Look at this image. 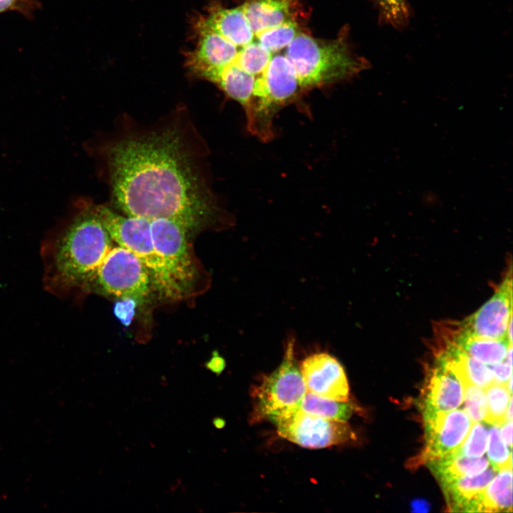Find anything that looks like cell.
I'll return each mask as SVG.
<instances>
[{"label":"cell","mask_w":513,"mask_h":513,"mask_svg":"<svg viewBox=\"0 0 513 513\" xmlns=\"http://www.w3.org/2000/svg\"><path fill=\"white\" fill-rule=\"evenodd\" d=\"M107 159L113 200L125 215L174 219L191 232L215 217L212 195L177 131L123 139Z\"/></svg>","instance_id":"obj_1"},{"label":"cell","mask_w":513,"mask_h":513,"mask_svg":"<svg viewBox=\"0 0 513 513\" xmlns=\"http://www.w3.org/2000/svg\"><path fill=\"white\" fill-rule=\"evenodd\" d=\"M94 204L79 200L46 235L41 245L43 284L65 296L85 284L113 247Z\"/></svg>","instance_id":"obj_2"},{"label":"cell","mask_w":513,"mask_h":513,"mask_svg":"<svg viewBox=\"0 0 513 513\" xmlns=\"http://www.w3.org/2000/svg\"><path fill=\"white\" fill-rule=\"evenodd\" d=\"M346 33L333 40H320L299 33L286 47L301 91L346 80L369 67L351 51Z\"/></svg>","instance_id":"obj_3"},{"label":"cell","mask_w":513,"mask_h":513,"mask_svg":"<svg viewBox=\"0 0 513 513\" xmlns=\"http://www.w3.org/2000/svg\"><path fill=\"white\" fill-rule=\"evenodd\" d=\"M95 211L112 240L133 253L147 267L155 289L170 299L182 296L157 252L151 233L150 219L122 216L105 205L94 204Z\"/></svg>","instance_id":"obj_4"},{"label":"cell","mask_w":513,"mask_h":513,"mask_svg":"<svg viewBox=\"0 0 513 513\" xmlns=\"http://www.w3.org/2000/svg\"><path fill=\"white\" fill-rule=\"evenodd\" d=\"M154 288L145 264L127 249L113 246L82 291L143 302Z\"/></svg>","instance_id":"obj_5"},{"label":"cell","mask_w":513,"mask_h":513,"mask_svg":"<svg viewBox=\"0 0 513 513\" xmlns=\"http://www.w3.org/2000/svg\"><path fill=\"white\" fill-rule=\"evenodd\" d=\"M294 337L286 341L280 365L256 388V410L267 419L298 408L307 392L294 356Z\"/></svg>","instance_id":"obj_6"},{"label":"cell","mask_w":513,"mask_h":513,"mask_svg":"<svg viewBox=\"0 0 513 513\" xmlns=\"http://www.w3.org/2000/svg\"><path fill=\"white\" fill-rule=\"evenodd\" d=\"M268 419L281 437L306 448H324L356 438L346 421L323 418L299 408Z\"/></svg>","instance_id":"obj_7"},{"label":"cell","mask_w":513,"mask_h":513,"mask_svg":"<svg viewBox=\"0 0 513 513\" xmlns=\"http://www.w3.org/2000/svg\"><path fill=\"white\" fill-rule=\"evenodd\" d=\"M150 227L155 248L183 297L191 291L197 274L188 242L191 232L180 222L167 218L150 219Z\"/></svg>","instance_id":"obj_8"},{"label":"cell","mask_w":513,"mask_h":513,"mask_svg":"<svg viewBox=\"0 0 513 513\" xmlns=\"http://www.w3.org/2000/svg\"><path fill=\"white\" fill-rule=\"evenodd\" d=\"M512 271L492 297L474 314L464 320L460 331L475 337L489 339L507 338V329L512 320Z\"/></svg>","instance_id":"obj_9"},{"label":"cell","mask_w":513,"mask_h":513,"mask_svg":"<svg viewBox=\"0 0 513 513\" xmlns=\"http://www.w3.org/2000/svg\"><path fill=\"white\" fill-rule=\"evenodd\" d=\"M424 420L426 445L422 460L425 462L455 453L474 423L465 411L456 409L424 417Z\"/></svg>","instance_id":"obj_10"},{"label":"cell","mask_w":513,"mask_h":513,"mask_svg":"<svg viewBox=\"0 0 513 513\" xmlns=\"http://www.w3.org/2000/svg\"><path fill=\"white\" fill-rule=\"evenodd\" d=\"M300 370L307 392L339 401L349 400V385L339 361L326 352L312 353L301 363Z\"/></svg>","instance_id":"obj_11"},{"label":"cell","mask_w":513,"mask_h":513,"mask_svg":"<svg viewBox=\"0 0 513 513\" xmlns=\"http://www.w3.org/2000/svg\"><path fill=\"white\" fill-rule=\"evenodd\" d=\"M426 388L423 417L457 409L464 401V386L456 374L437 358Z\"/></svg>","instance_id":"obj_12"},{"label":"cell","mask_w":513,"mask_h":513,"mask_svg":"<svg viewBox=\"0 0 513 513\" xmlns=\"http://www.w3.org/2000/svg\"><path fill=\"white\" fill-rule=\"evenodd\" d=\"M242 6L254 32L297 21L296 0H247Z\"/></svg>","instance_id":"obj_13"},{"label":"cell","mask_w":513,"mask_h":513,"mask_svg":"<svg viewBox=\"0 0 513 513\" xmlns=\"http://www.w3.org/2000/svg\"><path fill=\"white\" fill-rule=\"evenodd\" d=\"M438 359L450 368L465 387L472 384L485 390L494 382L490 368L469 356L453 343L439 355Z\"/></svg>","instance_id":"obj_14"},{"label":"cell","mask_w":513,"mask_h":513,"mask_svg":"<svg viewBox=\"0 0 513 513\" xmlns=\"http://www.w3.org/2000/svg\"><path fill=\"white\" fill-rule=\"evenodd\" d=\"M465 506L464 512H512V467L505 468Z\"/></svg>","instance_id":"obj_15"},{"label":"cell","mask_w":513,"mask_h":513,"mask_svg":"<svg viewBox=\"0 0 513 513\" xmlns=\"http://www.w3.org/2000/svg\"><path fill=\"white\" fill-rule=\"evenodd\" d=\"M496 470L492 467L473 476L456 477L440 482L453 511H463L467 504L492 480Z\"/></svg>","instance_id":"obj_16"},{"label":"cell","mask_w":513,"mask_h":513,"mask_svg":"<svg viewBox=\"0 0 513 513\" xmlns=\"http://www.w3.org/2000/svg\"><path fill=\"white\" fill-rule=\"evenodd\" d=\"M460 350L488 366L502 361L512 341L508 338L489 339L459 333L452 342Z\"/></svg>","instance_id":"obj_17"},{"label":"cell","mask_w":513,"mask_h":513,"mask_svg":"<svg viewBox=\"0 0 513 513\" xmlns=\"http://www.w3.org/2000/svg\"><path fill=\"white\" fill-rule=\"evenodd\" d=\"M486 457H468L457 452L428 461V466L434 475L443 482L456 477L473 476L484 471L489 466Z\"/></svg>","instance_id":"obj_18"},{"label":"cell","mask_w":513,"mask_h":513,"mask_svg":"<svg viewBox=\"0 0 513 513\" xmlns=\"http://www.w3.org/2000/svg\"><path fill=\"white\" fill-rule=\"evenodd\" d=\"M235 46L237 53L232 63L216 74L209 81L211 82L214 77L225 70L239 68L253 76L255 78L256 85L264 74L274 54L259 43L256 33L255 38L250 43L244 46Z\"/></svg>","instance_id":"obj_19"},{"label":"cell","mask_w":513,"mask_h":513,"mask_svg":"<svg viewBox=\"0 0 513 513\" xmlns=\"http://www.w3.org/2000/svg\"><path fill=\"white\" fill-rule=\"evenodd\" d=\"M298 408L310 414L338 421H347L356 410L355 405L348 400L328 399L309 392H306Z\"/></svg>","instance_id":"obj_20"},{"label":"cell","mask_w":513,"mask_h":513,"mask_svg":"<svg viewBox=\"0 0 513 513\" xmlns=\"http://www.w3.org/2000/svg\"><path fill=\"white\" fill-rule=\"evenodd\" d=\"M484 390L487 413L484 420L492 425L501 426L505 422V413L512 393L505 385L494 382Z\"/></svg>","instance_id":"obj_21"},{"label":"cell","mask_w":513,"mask_h":513,"mask_svg":"<svg viewBox=\"0 0 513 513\" xmlns=\"http://www.w3.org/2000/svg\"><path fill=\"white\" fill-rule=\"evenodd\" d=\"M300 32L298 22L290 21L255 33L259 43L269 52L274 54L285 48Z\"/></svg>","instance_id":"obj_22"},{"label":"cell","mask_w":513,"mask_h":513,"mask_svg":"<svg viewBox=\"0 0 513 513\" xmlns=\"http://www.w3.org/2000/svg\"><path fill=\"white\" fill-rule=\"evenodd\" d=\"M383 24L395 28H405L409 21L410 9L407 0H374Z\"/></svg>","instance_id":"obj_23"},{"label":"cell","mask_w":513,"mask_h":513,"mask_svg":"<svg viewBox=\"0 0 513 513\" xmlns=\"http://www.w3.org/2000/svg\"><path fill=\"white\" fill-rule=\"evenodd\" d=\"M498 427L493 425L489 430L487 447L488 457L496 471L512 467L511 450L502 440Z\"/></svg>","instance_id":"obj_24"},{"label":"cell","mask_w":513,"mask_h":513,"mask_svg":"<svg viewBox=\"0 0 513 513\" xmlns=\"http://www.w3.org/2000/svg\"><path fill=\"white\" fill-rule=\"evenodd\" d=\"M487 440L485 428L478 422L475 423L457 452L468 457H480L486 452Z\"/></svg>","instance_id":"obj_25"},{"label":"cell","mask_w":513,"mask_h":513,"mask_svg":"<svg viewBox=\"0 0 513 513\" xmlns=\"http://www.w3.org/2000/svg\"><path fill=\"white\" fill-rule=\"evenodd\" d=\"M465 413L473 423L480 422L485 418L487 400L484 390L468 384L464 387Z\"/></svg>","instance_id":"obj_26"},{"label":"cell","mask_w":513,"mask_h":513,"mask_svg":"<svg viewBox=\"0 0 513 513\" xmlns=\"http://www.w3.org/2000/svg\"><path fill=\"white\" fill-rule=\"evenodd\" d=\"M40 7L38 0H0V14L16 11L28 19H33L35 11Z\"/></svg>","instance_id":"obj_27"},{"label":"cell","mask_w":513,"mask_h":513,"mask_svg":"<svg viewBox=\"0 0 513 513\" xmlns=\"http://www.w3.org/2000/svg\"><path fill=\"white\" fill-rule=\"evenodd\" d=\"M489 368L493 373L494 382L507 386L509 378L512 377V360L505 357L502 361L489 365Z\"/></svg>","instance_id":"obj_28"},{"label":"cell","mask_w":513,"mask_h":513,"mask_svg":"<svg viewBox=\"0 0 513 513\" xmlns=\"http://www.w3.org/2000/svg\"><path fill=\"white\" fill-rule=\"evenodd\" d=\"M120 299V301L115 306L114 312L124 324H127L133 318L138 302L129 298Z\"/></svg>","instance_id":"obj_29"},{"label":"cell","mask_w":513,"mask_h":513,"mask_svg":"<svg viewBox=\"0 0 513 513\" xmlns=\"http://www.w3.org/2000/svg\"><path fill=\"white\" fill-rule=\"evenodd\" d=\"M500 432L502 440L511 450L512 445V420L504 422L502 424Z\"/></svg>","instance_id":"obj_30"},{"label":"cell","mask_w":513,"mask_h":513,"mask_svg":"<svg viewBox=\"0 0 513 513\" xmlns=\"http://www.w3.org/2000/svg\"><path fill=\"white\" fill-rule=\"evenodd\" d=\"M207 368L216 373H220L224 368L223 360L221 358H212L206 365Z\"/></svg>","instance_id":"obj_31"},{"label":"cell","mask_w":513,"mask_h":513,"mask_svg":"<svg viewBox=\"0 0 513 513\" xmlns=\"http://www.w3.org/2000/svg\"><path fill=\"white\" fill-rule=\"evenodd\" d=\"M413 508L416 512H424L427 511L428 509V504L427 502L422 501V500H416L413 503Z\"/></svg>","instance_id":"obj_32"},{"label":"cell","mask_w":513,"mask_h":513,"mask_svg":"<svg viewBox=\"0 0 513 513\" xmlns=\"http://www.w3.org/2000/svg\"><path fill=\"white\" fill-rule=\"evenodd\" d=\"M213 423L215 425V427L219 428L223 426L224 422L221 419L215 418L213 421Z\"/></svg>","instance_id":"obj_33"}]
</instances>
